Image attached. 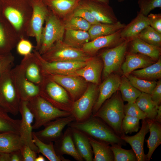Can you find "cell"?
<instances>
[{
	"label": "cell",
	"mask_w": 161,
	"mask_h": 161,
	"mask_svg": "<svg viewBox=\"0 0 161 161\" xmlns=\"http://www.w3.org/2000/svg\"><path fill=\"white\" fill-rule=\"evenodd\" d=\"M32 12L31 1L29 4H25L2 0L1 14L11 25L20 39L30 37Z\"/></svg>",
	"instance_id": "1"
},
{
	"label": "cell",
	"mask_w": 161,
	"mask_h": 161,
	"mask_svg": "<svg viewBox=\"0 0 161 161\" xmlns=\"http://www.w3.org/2000/svg\"><path fill=\"white\" fill-rule=\"evenodd\" d=\"M68 126L82 131L88 136L106 142L111 145H126V143L112 128L101 119L92 115L84 121L80 122L74 121Z\"/></svg>",
	"instance_id": "2"
},
{
	"label": "cell",
	"mask_w": 161,
	"mask_h": 161,
	"mask_svg": "<svg viewBox=\"0 0 161 161\" xmlns=\"http://www.w3.org/2000/svg\"><path fill=\"white\" fill-rule=\"evenodd\" d=\"M124 105L121 95L116 92L92 115L101 119L120 137L125 134L122 129V123L125 115Z\"/></svg>",
	"instance_id": "3"
},
{
	"label": "cell",
	"mask_w": 161,
	"mask_h": 161,
	"mask_svg": "<svg viewBox=\"0 0 161 161\" xmlns=\"http://www.w3.org/2000/svg\"><path fill=\"white\" fill-rule=\"evenodd\" d=\"M27 106L35 119L33 129H36L58 118L72 114L69 112L54 106L39 95L27 102Z\"/></svg>",
	"instance_id": "4"
},
{
	"label": "cell",
	"mask_w": 161,
	"mask_h": 161,
	"mask_svg": "<svg viewBox=\"0 0 161 161\" xmlns=\"http://www.w3.org/2000/svg\"><path fill=\"white\" fill-rule=\"evenodd\" d=\"M12 67L0 78V107L14 115L19 113L21 100L11 72Z\"/></svg>",
	"instance_id": "5"
},
{
	"label": "cell",
	"mask_w": 161,
	"mask_h": 161,
	"mask_svg": "<svg viewBox=\"0 0 161 161\" xmlns=\"http://www.w3.org/2000/svg\"><path fill=\"white\" fill-rule=\"evenodd\" d=\"M45 23L42 32L40 47L38 51L41 55L49 50L56 42L63 40L65 30L63 20L50 10Z\"/></svg>",
	"instance_id": "6"
},
{
	"label": "cell",
	"mask_w": 161,
	"mask_h": 161,
	"mask_svg": "<svg viewBox=\"0 0 161 161\" xmlns=\"http://www.w3.org/2000/svg\"><path fill=\"white\" fill-rule=\"evenodd\" d=\"M41 55L48 61H86L90 58L81 49L71 47L64 43L63 40L56 42L49 50Z\"/></svg>",
	"instance_id": "7"
},
{
	"label": "cell",
	"mask_w": 161,
	"mask_h": 161,
	"mask_svg": "<svg viewBox=\"0 0 161 161\" xmlns=\"http://www.w3.org/2000/svg\"><path fill=\"white\" fill-rule=\"evenodd\" d=\"M96 84L89 85L82 95L74 101L71 113L77 122L84 121L92 115L93 106L97 99Z\"/></svg>",
	"instance_id": "8"
},
{
	"label": "cell",
	"mask_w": 161,
	"mask_h": 161,
	"mask_svg": "<svg viewBox=\"0 0 161 161\" xmlns=\"http://www.w3.org/2000/svg\"><path fill=\"white\" fill-rule=\"evenodd\" d=\"M39 87V95L57 108L64 110L62 106L69 103V97L65 89L46 75Z\"/></svg>",
	"instance_id": "9"
},
{
	"label": "cell",
	"mask_w": 161,
	"mask_h": 161,
	"mask_svg": "<svg viewBox=\"0 0 161 161\" xmlns=\"http://www.w3.org/2000/svg\"><path fill=\"white\" fill-rule=\"evenodd\" d=\"M37 57L45 74L72 75L77 70L84 66L86 61H48L44 59L38 51H32Z\"/></svg>",
	"instance_id": "10"
},
{
	"label": "cell",
	"mask_w": 161,
	"mask_h": 161,
	"mask_svg": "<svg viewBox=\"0 0 161 161\" xmlns=\"http://www.w3.org/2000/svg\"><path fill=\"white\" fill-rule=\"evenodd\" d=\"M32 12L30 24V37L35 38V49L40 48L43 25L50 10L42 0H30Z\"/></svg>",
	"instance_id": "11"
},
{
	"label": "cell",
	"mask_w": 161,
	"mask_h": 161,
	"mask_svg": "<svg viewBox=\"0 0 161 161\" xmlns=\"http://www.w3.org/2000/svg\"><path fill=\"white\" fill-rule=\"evenodd\" d=\"M128 39L115 47L105 51L101 54L104 67L103 75L105 78L112 73L118 70L122 65L129 42Z\"/></svg>",
	"instance_id": "12"
},
{
	"label": "cell",
	"mask_w": 161,
	"mask_h": 161,
	"mask_svg": "<svg viewBox=\"0 0 161 161\" xmlns=\"http://www.w3.org/2000/svg\"><path fill=\"white\" fill-rule=\"evenodd\" d=\"M12 76L21 101L28 102L39 95L40 88L26 77L22 64L20 63L11 70Z\"/></svg>",
	"instance_id": "13"
},
{
	"label": "cell",
	"mask_w": 161,
	"mask_h": 161,
	"mask_svg": "<svg viewBox=\"0 0 161 161\" xmlns=\"http://www.w3.org/2000/svg\"><path fill=\"white\" fill-rule=\"evenodd\" d=\"M74 121L75 118L72 114L59 117L45 125L43 129L34 133L39 139L45 143L55 142L62 136L65 127Z\"/></svg>",
	"instance_id": "14"
},
{
	"label": "cell",
	"mask_w": 161,
	"mask_h": 161,
	"mask_svg": "<svg viewBox=\"0 0 161 161\" xmlns=\"http://www.w3.org/2000/svg\"><path fill=\"white\" fill-rule=\"evenodd\" d=\"M27 102L21 100L20 104L19 112L21 114V118L20 120L19 134L24 144L38 153V149L32 140V123L34 117L27 106Z\"/></svg>",
	"instance_id": "15"
},
{
	"label": "cell",
	"mask_w": 161,
	"mask_h": 161,
	"mask_svg": "<svg viewBox=\"0 0 161 161\" xmlns=\"http://www.w3.org/2000/svg\"><path fill=\"white\" fill-rule=\"evenodd\" d=\"M45 75L65 88L69 92L74 101L82 95L86 87V81L80 76L51 74Z\"/></svg>",
	"instance_id": "16"
},
{
	"label": "cell",
	"mask_w": 161,
	"mask_h": 161,
	"mask_svg": "<svg viewBox=\"0 0 161 161\" xmlns=\"http://www.w3.org/2000/svg\"><path fill=\"white\" fill-rule=\"evenodd\" d=\"M80 4L88 9L100 23L113 24L118 21L108 4L94 0H81Z\"/></svg>",
	"instance_id": "17"
},
{
	"label": "cell",
	"mask_w": 161,
	"mask_h": 161,
	"mask_svg": "<svg viewBox=\"0 0 161 161\" xmlns=\"http://www.w3.org/2000/svg\"><path fill=\"white\" fill-rule=\"evenodd\" d=\"M20 40L11 25L0 15V55L11 52Z\"/></svg>",
	"instance_id": "18"
},
{
	"label": "cell",
	"mask_w": 161,
	"mask_h": 161,
	"mask_svg": "<svg viewBox=\"0 0 161 161\" xmlns=\"http://www.w3.org/2000/svg\"><path fill=\"white\" fill-rule=\"evenodd\" d=\"M21 63L26 78L32 83L39 86L45 77L41 66L35 54L33 52L24 56Z\"/></svg>",
	"instance_id": "19"
},
{
	"label": "cell",
	"mask_w": 161,
	"mask_h": 161,
	"mask_svg": "<svg viewBox=\"0 0 161 161\" xmlns=\"http://www.w3.org/2000/svg\"><path fill=\"white\" fill-rule=\"evenodd\" d=\"M105 79L100 86L99 94L93 108L92 115H94L104 103L119 89L121 81L119 76L111 74Z\"/></svg>",
	"instance_id": "20"
},
{
	"label": "cell",
	"mask_w": 161,
	"mask_h": 161,
	"mask_svg": "<svg viewBox=\"0 0 161 161\" xmlns=\"http://www.w3.org/2000/svg\"><path fill=\"white\" fill-rule=\"evenodd\" d=\"M149 132L148 125L145 119L142 120L141 129L136 134L129 136L125 134L120 137L131 145L137 156V161H147L144 151V142L146 135Z\"/></svg>",
	"instance_id": "21"
},
{
	"label": "cell",
	"mask_w": 161,
	"mask_h": 161,
	"mask_svg": "<svg viewBox=\"0 0 161 161\" xmlns=\"http://www.w3.org/2000/svg\"><path fill=\"white\" fill-rule=\"evenodd\" d=\"M101 61L96 57H90L83 67L76 71L72 75L80 76L86 81L93 83H98L102 68Z\"/></svg>",
	"instance_id": "22"
},
{
	"label": "cell",
	"mask_w": 161,
	"mask_h": 161,
	"mask_svg": "<svg viewBox=\"0 0 161 161\" xmlns=\"http://www.w3.org/2000/svg\"><path fill=\"white\" fill-rule=\"evenodd\" d=\"M55 142L54 148L58 155L62 156L63 154H66L78 161L83 160L76 148L69 127L61 137Z\"/></svg>",
	"instance_id": "23"
},
{
	"label": "cell",
	"mask_w": 161,
	"mask_h": 161,
	"mask_svg": "<svg viewBox=\"0 0 161 161\" xmlns=\"http://www.w3.org/2000/svg\"><path fill=\"white\" fill-rule=\"evenodd\" d=\"M49 10L61 19L69 16L81 0H42Z\"/></svg>",
	"instance_id": "24"
},
{
	"label": "cell",
	"mask_w": 161,
	"mask_h": 161,
	"mask_svg": "<svg viewBox=\"0 0 161 161\" xmlns=\"http://www.w3.org/2000/svg\"><path fill=\"white\" fill-rule=\"evenodd\" d=\"M121 30L110 35L97 38L84 44L81 48L87 55H93L101 48L107 47L117 43L121 39Z\"/></svg>",
	"instance_id": "25"
},
{
	"label": "cell",
	"mask_w": 161,
	"mask_h": 161,
	"mask_svg": "<svg viewBox=\"0 0 161 161\" xmlns=\"http://www.w3.org/2000/svg\"><path fill=\"white\" fill-rule=\"evenodd\" d=\"M153 60L144 55L131 52L126 56L121 68L123 74L126 76L136 69L144 68L154 63Z\"/></svg>",
	"instance_id": "26"
},
{
	"label": "cell",
	"mask_w": 161,
	"mask_h": 161,
	"mask_svg": "<svg viewBox=\"0 0 161 161\" xmlns=\"http://www.w3.org/2000/svg\"><path fill=\"white\" fill-rule=\"evenodd\" d=\"M69 127L74 143L80 155L86 161H93V153L88 136L78 130Z\"/></svg>",
	"instance_id": "27"
},
{
	"label": "cell",
	"mask_w": 161,
	"mask_h": 161,
	"mask_svg": "<svg viewBox=\"0 0 161 161\" xmlns=\"http://www.w3.org/2000/svg\"><path fill=\"white\" fill-rule=\"evenodd\" d=\"M149 25L147 16L138 12L136 17L121 30L120 37L124 39L134 38L137 37L142 30Z\"/></svg>",
	"instance_id": "28"
},
{
	"label": "cell",
	"mask_w": 161,
	"mask_h": 161,
	"mask_svg": "<svg viewBox=\"0 0 161 161\" xmlns=\"http://www.w3.org/2000/svg\"><path fill=\"white\" fill-rule=\"evenodd\" d=\"M148 125L150 135L146 140L148 149L146 154L147 161H150L156 148L161 144V124L154 120L146 118Z\"/></svg>",
	"instance_id": "29"
},
{
	"label": "cell",
	"mask_w": 161,
	"mask_h": 161,
	"mask_svg": "<svg viewBox=\"0 0 161 161\" xmlns=\"http://www.w3.org/2000/svg\"><path fill=\"white\" fill-rule=\"evenodd\" d=\"M131 52L139 53L153 60H157L161 54L160 47L146 42L137 37L131 41Z\"/></svg>",
	"instance_id": "30"
},
{
	"label": "cell",
	"mask_w": 161,
	"mask_h": 161,
	"mask_svg": "<svg viewBox=\"0 0 161 161\" xmlns=\"http://www.w3.org/2000/svg\"><path fill=\"white\" fill-rule=\"evenodd\" d=\"M24 144L18 133L12 131L0 133V152L11 153L20 150Z\"/></svg>",
	"instance_id": "31"
},
{
	"label": "cell",
	"mask_w": 161,
	"mask_h": 161,
	"mask_svg": "<svg viewBox=\"0 0 161 161\" xmlns=\"http://www.w3.org/2000/svg\"><path fill=\"white\" fill-rule=\"evenodd\" d=\"M94 157L93 161H114V156L110 144L88 136Z\"/></svg>",
	"instance_id": "32"
},
{
	"label": "cell",
	"mask_w": 161,
	"mask_h": 161,
	"mask_svg": "<svg viewBox=\"0 0 161 161\" xmlns=\"http://www.w3.org/2000/svg\"><path fill=\"white\" fill-rule=\"evenodd\" d=\"M126 25L119 21L113 24L100 23L92 25L88 32L90 40H92L99 37L114 34L122 30Z\"/></svg>",
	"instance_id": "33"
},
{
	"label": "cell",
	"mask_w": 161,
	"mask_h": 161,
	"mask_svg": "<svg viewBox=\"0 0 161 161\" xmlns=\"http://www.w3.org/2000/svg\"><path fill=\"white\" fill-rule=\"evenodd\" d=\"M64 42L72 47L81 49L90 40L88 31L65 29Z\"/></svg>",
	"instance_id": "34"
},
{
	"label": "cell",
	"mask_w": 161,
	"mask_h": 161,
	"mask_svg": "<svg viewBox=\"0 0 161 161\" xmlns=\"http://www.w3.org/2000/svg\"><path fill=\"white\" fill-rule=\"evenodd\" d=\"M32 140L34 144L38 149V153H41L50 161H67L69 160L64 158L62 156L58 155L54 148L53 142L49 143L44 142L32 133Z\"/></svg>",
	"instance_id": "35"
},
{
	"label": "cell",
	"mask_w": 161,
	"mask_h": 161,
	"mask_svg": "<svg viewBox=\"0 0 161 161\" xmlns=\"http://www.w3.org/2000/svg\"><path fill=\"white\" fill-rule=\"evenodd\" d=\"M135 103L139 108L145 114L146 118L154 119L159 105L152 100L150 94L142 92L136 100Z\"/></svg>",
	"instance_id": "36"
},
{
	"label": "cell",
	"mask_w": 161,
	"mask_h": 161,
	"mask_svg": "<svg viewBox=\"0 0 161 161\" xmlns=\"http://www.w3.org/2000/svg\"><path fill=\"white\" fill-rule=\"evenodd\" d=\"M132 75L143 79L148 80H155L161 77V59L160 57L157 61L142 69L135 70L131 72Z\"/></svg>",
	"instance_id": "37"
},
{
	"label": "cell",
	"mask_w": 161,
	"mask_h": 161,
	"mask_svg": "<svg viewBox=\"0 0 161 161\" xmlns=\"http://www.w3.org/2000/svg\"><path fill=\"white\" fill-rule=\"evenodd\" d=\"M119 89L123 100L129 103L135 102L142 93L131 85L125 75L121 79Z\"/></svg>",
	"instance_id": "38"
},
{
	"label": "cell",
	"mask_w": 161,
	"mask_h": 161,
	"mask_svg": "<svg viewBox=\"0 0 161 161\" xmlns=\"http://www.w3.org/2000/svg\"><path fill=\"white\" fill-rule=\"evenodd\" d=\"M8 113L0 107V133L12 131L19 134L21 120L12 118Z\"/></svg>",
	"instance_id": "39"
},
{
	"label": "cell",
	"mask_w": 161,
	"mask_h": 161,
	"mask_svg": "<svg viewBox=\"0 0 161 161\" xmlns=\"http://www.w3.org/2000/svg\"><path fill=\"white\" fill-rule=\"evenodd\" d=\"M130 83L142 92L151 94L157 82L155 80H148L138 78L129 74L126 76Z\"/></svg>",
	"instance_id": "40"
},
{
	"label": "cell",
	"mask_w": 161,
	"mask_h": 161,
	"mask_svg": "<svg viewBox=\"0 0 161 161\" xmlns=\"http://www.w3.org/2000/svg\"><path fill=\"white\" fill-rule=\"evenodd\" d=\"M122 145H111L110 147L114 156V161H137V156L133 149L127 150L122 148Z\"/></svg>",
	"instance_id": "41"
},
{
	"label": "cell",
	"mask_w": 161,
	"mask_h": 161,
	"mask_svg": "<svg viewBox=\"0 0 161 161\" xmlns=\"http://www.w3.org/2000/svg\"><path fill=\"white\" fill-rule=\"evenodd\" d=\"M137 37L149 44L159 47H161V34L150 25L142 30Z\"/></svg>",
	"instance_id": "42"
},
{
	"label": "cell",
	"mask_w": 161,
	"mask_h": 161,
	"mask_svg": "<svg viewBox=\"0 0 161 161\" xmlns=\"http://www.w3.org/2000/svg\"><path fill=\"white\" fill-rule=\"evenodd\" d=\"M65 29L88 31L91 25L89 22L79 17L70 16L64 19Z\"/></svg>",
	"instance_id": "43"
},
{
	"label": "cell",
	"mask_w": 161,
	"mask_h": 161,
	"mask_svg": "<svg viewBox=\"0 0 161 161\" xmlns=\"http://www.w3.org/2000/svg\"><path fill=\"white\" fill-rule=\"evenodd\" d=\"M140 119L137 117L125 115L122 123V129L125 134L137 132L140 128Z\"/></svg>",
	"instance_id": "44"
},
{
	"label": "cell",
	"mask_w": 161,
	"mask_h": 161,
	"mask_svg": "<svg viewBox=\"0 0 161 161\" xmlns=\"http://www.w3.org/2000/svg\"><path fill=\"white\" fill-rule=\"evenodd\" d=\"M140 11L138 12L147 16L150 12L156 8H161V0H138Z\"/></svg>",
	"instance_id": "45"
},
{
	"label": "cell",
	"mask_w": 161,
	"mask_h": 161,
	"mask_svg": "<svg viewBox=\"0 0 161 161\" xmlns=\"http://www.w3.org/2000/svg\"><path fill=\"white\" fill-rule=\"evenodd\" d=\"M70 16L81 17L86 20L91 25L100 23L97 21L88 9L80 4Z\"/></svg>",
	"instance_id": "46"
},
{
	"label": "cell",
	"mask_w": 161,
	"mask_h": 161,
	"mask_svg": "<svg viewBox=\"0 0 161 161\" xmlns=\"http://www.w3.org/2000/svg\"><path fill=\"white\" fill-rule=\"evenodd\" d=\"M124 113L125 115L139 118L140 120L145 119V114L139 108L135 102L124 105Z\"/></svg>",
	"instance_id": "47"
},
{
	"label": "cell",
	"mask_w": 161,
	"mask_h": 161,
	"mask_svg": "<svg viewBox=\"0 0 161 161\" xmlns=\"http://www.w3.org/2000/svg\"><path fill=\"white\" fill-rule=\"evenodd\" d=\"M15 57L11 52L0 55V78L7 70L12 67Z\"/></svg>",
	"instance_id": "48"
},
{
	"label": "cell",
	"mask_w": 161,
	"mask_h": 161,
	"mask_svg": "<svg viewBox=\"0 0 161 161\" xmlns=\"http://www.w3.org/2000/svg\"><path fill=\"white\" fill-rule=\"evenodd\" d=\"M17 52L24 56L31 53L34 47L32 43L27 39L22 38L20 39L16 46Z\"/></svg>",
	"instance_id": "49"
},
{
	"label": "cell",
	"mask_w": 161,
	"mask_h": 161,
	"mask_svg": "<svg viewBox=\"0 0 161 161\" xmlns=\"http://www.w3.org/2000/svg\"><path fill=\"white\" fill-rule=\"evenodd\" d=\"M150 26L161 34V14L150 13L147 16Z\"/></svg>",
	"instance_id": "50"
},
{
	"label": "cell",
	"mask_w": 161,
	"mask_h": 161,
	"mask_svg": "<svg viewBox=\"0 0 161 161\" xmlns=\"http://www.w3.org/2000/svg\"><path fill=\"white\" fill-rule=\"evenodd\" d=\"M20 150L23 157V161H35L37 153L29 146L24 144Z\"/></svg>",
	"instance_id": "51"
},
{
	"label": "cell",
	"mask_w": 161,
	"mask_h": 161,
	"mask_svg": "<svg viewBox=\"0 0 161 161\" xmlns=\"http://www.w3.org/2000/svg\"><path fill=\"white\" fill-rule=\"evenodd\" d=\"M152 100L157 105H160L161 102V81L159 80L150 94Z\"/></svg>",
	"instance_id": "52"
},
{
	"label": "cell",
	"mask_w": 161,
	"mask_h": 161,
	"mask_svg": "<svg viewBox=\"0 0 161 161\" xmlns=\"http://www.w3.org/2000/svg\"><path fill=\"white\" fill-rule=\"evenodd\" d=\"M10 161H23V157L20 150L10 153Z\"/></svg>",
	"instance_id": "53"
},
{
	"label": "cell",
	"mask_w": 161,
	"mask_h": 161,
	"mask_svg": "<svg viewBox=\"0 0 161 161\" xmlns=\"http://www.w3.org/2000/svg\"><path fill=\"white\" fill-rule=\"evenodd\" d=\"M0 161H10V153L0 152Z\"/></svg>",
	"instance_id": "54"
},
{
	"label": "cell",
	"mask_w": 161,
	"mask_h": 161,
	"mask_svg": "<svg viewBox=\"0 0 161 161\" xmlns=\"http://www.w3.org/2000/svg\"><path fill=\"white\" fill-rule=\"evenodd\" d=\"M160 123H161V105H159L158 107L157 114L154 119Z\"/></svg>",
	"instance_id": "55"
},
{
	"label": "cell",
	"mask_w": 161,
	"mask_h": 161,
	"mask_svg": "<svg viewBox=\"0 0 161 161\" xmlns=\"http://www.w3.org/2000/svg\"><path fill=\"white\" fill-rule=\"evenodd\" d=\"M46 160L43 155H39L36 157L35 160V161H45Z\"/></svg>",
	"instance_id": "56"
},
{
	"label": "cell",
	"mask_w": 161,
	"mask_h": 161,
	"mask_svg": "<svg viewBox=\"0 0 161 161\" xmlns=\"http://www.w3.org/2000/svg\"><path fill=\"white\" fill-rule=\"evenodd\" d=\"M109 4V0H94Z\"/></svg>",
	"instance_id": "57"
},
{
	"label": "cell",
	"mask_w": 161,
	"mask_h": 161,
	"mask_svg": "<svg viewBox=\"0 0 161 161\" xmlns=\"http://www.w3.org/2000/svg\"><path fill=\"white\" fill-rule=\"evenodd\" d=\"M2 5V0H0V15L1 14Z\"/></svg>",
	"instance_id": "58"
},
{
	"label": "cell",
	"mask_w": 161,
	"mask_h": 161,
	"mask_svg": "<svg viewBox=\"0 0 161 161\" xmlns=\"http://www.w3.org/2000/svg\"><path fill=\"white\" fill-rule=\"evenodd\" d=\"M125 0H118V1L119 2H122L124 1Z\"/></svg>",
	"instance_id": "59"
}]
</instances>
